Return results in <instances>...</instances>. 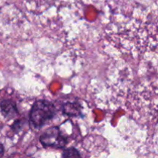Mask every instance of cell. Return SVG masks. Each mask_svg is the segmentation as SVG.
Returning a JSON list of instances; mask_svg holds the SVG:
<instances>
[{"mask_svg":"<svg viewBox=\"0 0 158 158\" xmlns=\"http://www.w3.org/2000/svg\"><path fill=\"white\" fill-rule=\"evenodd\" d=\"M0 108L5 117L12 119L19 114L16 104L10 100H4L0 103Z\"/></svg>","mask_w":158,"mask_h":158,"instance_id":"obj_3","label":"cell"},{"mask_svg":"<svg viewBox=\"0 0 158 158\" xmlns=\"http://www.w3.org/2000/svg\"><path fill=\"white\" fill-rule=\"evenodd\" d=\"M63 158H81V156L76 148H69L63 151Z\"/></svg>","mask_w":158,"mask_h":158,"instance_id":"obj_5","label":"cell"},{"mask_svg":"<svg viewBox=\"0 0 158 158\" xmlns=\"http://www.w3.org/2000/svg\"><path fill=\"white\" fill-rule=\"evenodd\" d=\"M23 120H15V123L12 125L11 128H12V130L14 131V132L18 133L19 131L22 129V127H23Z\"/></svg>","mask_w":158,"mask_h":158,"instance_id":"obj_6","label":"cell"},{"mask_svg":"<svg viewBox=\"0 0 158 158\" xmlns=\"http://www.w3.org/2000/svg\"><path fill=\"white\" fill-rule=\"evenodd\" d=\"M56 107L52 102L38 100L32 104L29 112V121L35 128H40L55 116Z\"/></svg>","mask_w":158,"mask_h":158,"instance_id":"obj_1","label":"cell"},{"mask_svg":"<svg viewBox=\"0 0 158 158\" xmlns=\"http://www.w3.org/2000/svg\"><path fill=\"white\" fill-rule=\"evenodd\" d=\"M40 141L44 147L54 148H63L67 143V140L62 135L57 127H52L46 130L40 137Z\"/></svg>","mask_w":158,"mask_h":158,"instance_id":"obj_2","label":"cell"},{"mask_svg":"<svg viewBox=\"0 0 158 158\" xmlns=\"http://www.w3.org/2000/svg\"><path fill=\"white\" fill-rule=\"evenodd\" d=\"M63 114L69 117H80L82 114V108L80 103H66L63 106Z\"/></svg>","mask_w":158,"mask_h":158,"instance_id":"obj_4","label":"cell"},{"mask_svg":"<svg viewBox=\"0 0 158 158\" xmlns=\"http://www.w3.org/2000/svg\"><path fill=\"white\" fill-rule=\"evenodd\" d=\"M4 151H5L4 147H3L2 144L0 143V158L2 157L3 154H4Z\"/></svg>","mask_w":158,"mask_h":158,"instance_id":"obj_7","label":"cell"}]
</instances>
